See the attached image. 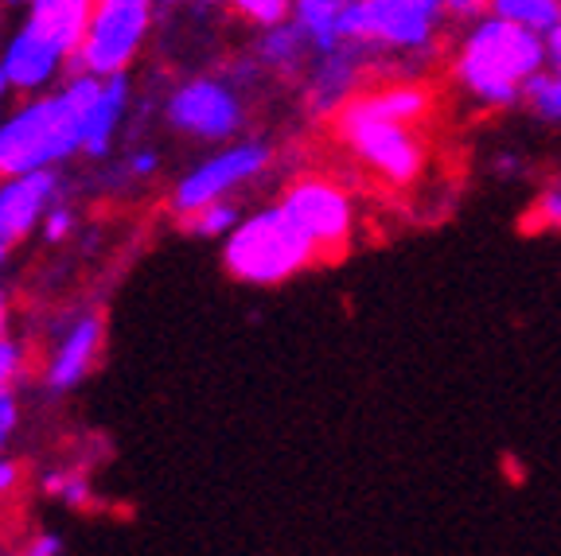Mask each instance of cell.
Listing matches in <instances>:
<instances>
[{
	"label": "cell",
	"mask_w": 561,
	"mask_h": 556,
	"mask_svg": "<svg viewBox=\"0 0 561 556\" xmlns=\"http://www.w3.org/2000/svg\"><path fill=\"white\" fill-rule=\"evenodd\" d=\"M440 12L453 20H480L491 12V0H440Z\"/></svg>",
	"instance_id": "obj_22"
},
{
	"label": "cell",
	"mask_w": 561,
	"mask_h": 556,
	"mask_svg": "<svg viewBox=\"0 0 561 556\" xmlns=\"http://www.w3.org/2000/svg\"><path fill=\"white\" fill-rule=\"evenodd\" d=\"M355 105H359L363 114L413 125L425 109H430V94L417 86H390V90H378V94H370V97H359Z\"/></svg>",
	"instance_id": "obj_16"
},
{
	"label": "cell",
	"mask_w": 561,
	"mask_h": 556,
	"mask_svg": "<svg viewBox=\"0 0 561 556\" xmlns=\"http://www.w3.org/2000/svg\"><path fill=\"white\" fill-rule=\"evenodd\" d=\"M265 164H270V148L265 144L227 148V152H219L215 160L195 167V172L175 187V207L184 210V215H195V210H203L207 202H219L230 187H238V183H245L250 175H257Z\"/></svg>",
	"instance_id": "obj_8"
},
{
	"label": "cell",
	"mask_w": 561,
	"mask_h": 556,
	"mask_svg": "<svg viewBox=\"0 0 561 556\" xmlns=\"http://www.w3.org/2000/svg\"><path fill=\"white\" fill-rule=\"evenodd\" d=\"M535 215H538V222H542V227H561V183H558V187H546V192L538 195Z\"/></svg>",
	"instance_id": "obj_23"
},
{
	"label": "cell",
	"mask_w": 561,
	"mask_h": 556,
	"mask_svg": "<svg viewBox=\"0 0 561 556\" xmlns=\"http://www.w3.org/2000/svg\"><path fill=\"white\" fill-rule=\"evenodd\" d=\"M62 498H67L70 506H87V498H90L87 483H82V478H62Z\"/></svg>",
	"instance_id": "obj_26"
},
{
	"label": "cell",
	"mask_w": 561,
	"mask_h": 556,
	"mask_svg": "<svg viewBox=\"0 0 561 556\" xmlns=\"http://www.w3.org/2000/svg\"><path fill=\"white\" fill-rule=\"evenodd\" d=\"M195 230L199 234H207V238H215V234H227L230 227L238 222V210L234 207H227V202H207L203 210H195Z\"/></svg>",
	"instance_id": "obj_21"
},
{
	"label": "cell",
	"mask_w": 561,
	"mask_h": 556,
	"mask_svg": "<svg viewBox=\"0 0 561 556\" xmlns=\"http://www.w3.org/2000/svg\"><path fill=\"white\" fill-rule=\"evenodd\" d=\"M16 370H20V347L0 339V393H9V382L16 378Z\"/></svg>",
	"instance_id": "obj_24"
},
{
	"label": "cell",
	"mask_w": 561,
	"mask_h": 556,
	"mask_svg": "<svg viewBox=\"0 0 561 556\" xmlns=\"http://www.w3.org/2000/svg\"><path fill=\"white\" fill-rule=\"evenodd\" d=\"M546 35L507 16H480L456 55V79L483 105H511L526 94V82L546 70Z\"/></svg>",
	"instance_id": "obj_1"
},
{
	"label": "cell",
	"mask_w": 561,
	"mask_h": 556,
	"mask_svg": "<svg viewBox=\"0 0 561 556\" xmlns=\"http://www.w3.org/2000/svg\"><path fill=\"white\" fill-rule=\"evenodd\" d=\"M308 35L300 24H273V35L265 39V59L270 62H297L305 51Z\"/></svg>",
	"instance_id": "obj_19"
},
{
	"label": "cell",
	"mask_w": 561,
	"mask_h": 556,
	"mask_svg": "<svg viewBox=\"0 0 561 556\" xmlns=\"http://www.w3.org/2000/svg\"><path fill=\"white\" fill-rule=\"evenodd\" d=\"M82 148V114L67 94L39 97L0 125V175L39 172Z\"/></svg>",
	"instance_id": "obj_3"
},
{
	"label": "cell",
	"mask_w": 561,
	"mask_h": 556,
	"mask_svg": "<svg viewBox=\"0 0 561 556\" xmlns=\"http://www.w3.org/2000/svg\"><path fill=\"white\" fill-rule=\"evenodd\" d=\"M62 59H67L62 47H55L35 24H24L16 32V39L9 44V51H4V59H0V67L9 74V86L39 90L55 79V70H59Z\"/></svg>",
	"instance_id": "obj_11"
},
{
	"label": "cell",
	"mask_w": 561,
	"mask_h": 556,
	"mask_svg": "<svg viewBox=\"0 0 561 556\" xmlns=\"http://www.w3.org/2000/svg\"><path fill=\"white\" fill-rule=\"evenodd\" d=\"M149 4L152 0H94L87 39L70 55L75 74H82V70H94L102 79L122 74L137 55L145 27H149Z\"/></svg>",
	"instance_id": "obj_4"
},
{
	"label": "cell",
	"mask_w": 561,
	"mask_h": 556,
	"mask_svg": "<svg viewBox=\"0 0 561 556\" xmlns=\"http://www.w3.org/2000/svg\"><path fill=\"white\" fill-rule=\"evenodd\" d=\"M27 9H32L27 12V24L39 27L70 59L82 47V39H87L94 0H27Z\"/></svg>",
	"instance_id": "obj_12"
},
{
	"label": "cell",
	"mask_w": 561,
	"mask_h": 556,
	"mask_svg": "<svg viewBox=\"0 0 561 556\" xmlns=\"http://www.w3.org/2000/svg\"><path fill=\"white\" fill-rule=\"evenodd\" d=\"M67 230H70V215H67V210H51V215H47V238H51V242H59Z\"/></svg>",
	"instance_id": "obj_27"
},
{
	"label": "cell",
	"mask_w": 561,
	"mask_h": 556,
	"mask_svg": "<svg viewBox=\"0 0 561 556\" xmlns=\"http://www.w3.org/2000/svg\"><path fill=\"white\" fill-rule=\"evenodd\" d=\"M12 425H16V405H12L9 393H0V443L9 440Z\"/></svg>",
	"instance_id": "obj_25"
},
{
	"label": "cell",
	"mask_w": 561,
	"mask_h": 556,
	"mask_svg": "<svg viewBox=\"0 0 561 556\" xmlns=\"http://www.w3.org/2000/svg\"><path fill=\"white\" fill-rule=\"evenodd\" d=\"M437 9H425L417 0H347L343 12V39L363 47H394L417 51L437 32Z\"/></svg>",
	"instance_id": "obj_6"
},
{
	"label": "cell",
	"mask_w": 561,
	"mask_h": 556,
	"mask_svg": "<svg viewBox=\"0 0 561 556\" xmlns=\"http://www.w3.org/2000/svg\"><path fill=\"white\" fill-rule=\"evenodd\" d=\"M417 4H425V9H437L440 12V0H417Z\"/></svg>",
	"instance_id": "obj_34"
},
{
	"label": "cell",
	"mask_w": 561,
	"mask_h": 556,
	"mask_svg": "<svg viewBox=\"0 0 561 556\" xmlns=\"http://www.w3.org/2000/svg\"><path fill=\"white\" fill-rule=\"evenodd\" d=\"M62 478H67V475H51V478H47V495H62Z\"/></svg>",
	"instance_id": "obj_32"
},
{
	"label": "cell",
	"mask_w": 561,
	"mask_h": 556,
	"mask_svg": "<svg viewBox=\"0 0 561 556\" xmlns=\"http://www.w3.org/2000/svg\"><path fill=\"white\" fill-rule=\"evenodd\" d=\"M491 12L515 20V24L530 27L538 35H550L561 24V0H491Z\"/></svg>",
	"instance_id": "obj_17"
},
{
	"label": "cell",
	"mask_w": 561,
	"mask_h": 556,
	"mask_svg": "<svg viewBox=\"0 0 561 556\" xmlns=\"http://www.w3.org/2000/svg\"><path fill=\"white\" fill-rule=\"evenodd\" d=\"M168 114H172V125L207 140L230 137L238 129V121H242L234 94L227 86H219V82H187L184 90H175Z\"/></svg>",
	"instance_id": "obj_9"
},
{
	"label": "cell",
	"mask_w": 561,
	"mask_h": 556,
	"mask_svg": "<svg viewBox=\"0 0 561 556\" xmlns=\"http://www.w3.org/2000/svg\"><path fill=\"white\" fill-rule=\"evenodd\" d=\"M523 97L546 121H561V70H538L535 79L526 82Z\"/></svg>",
	"instance_id": "obj_18"
},
{
	"label": "cell",
	"mask_w": 561,
	"mask_h": 556,
	"mask_svg": "<svg viewBox=\"0 0 561 556\" xmlns=\"http://www.w3.org/2000/svg\"><path fill=\"white\" fill-rule=\"evenodd\" d=\"M340 137L359 152L363 164H370L390 183H410L425 164L421 140L405 121H386V117L363 114L355 102H343L340 109Z\"/></svg>",
	"instance_id": "obj_5"
},
{
	"label": "cell",
	"mask_w": 561,
	"mask_h": 556,
	"mask_svg": "<svg viewBox=\"0 0 561 556\" xmlns=\"http://www.w3.org/2000/svg\"><path fill=\"white\" fill-rule=\"evenodd\" d=\"M12 483H16V467H12V463L0 460V490H9Z\"/></svg>",
	"instance_id": "obj_31"
},
{
	"label": "cell",
	"mask_w": 561,
	"mask_h": 556,
	"mask_svg": "<svg viewBox=\"0 0 561 556\" xmlns=\"http://www.w3.org/2000/svg\"><path fill=\"white\" fill-rule=\"evenodd\" d=\"M316 253L320 250L297 227V218L285 207H270L234 227L222 262L245 285H280V280L297 277L305 265H312Z\"/></svg>",
	"instance_id": "obj_2"
},
{
	"label": "cell",
	"mask_w": 561,
	"mask_h": 556,
	"mask_svg": "<svg viewBox=\"0 0 561 556\" xmlns=\"http://www.w3.org/2000/svg\"><path fill=\"white\" fill-rule=\"evenodd\" d=\"M152 167H157V157H152V152H140V157L133 160V172L137 175H149Z\"/></svg>",
	"instance_id": "obj_30"
},
{
	"label": "cell",
	"mask_w": 561,
	"mask_h": 556,
	"mask_svg": "<svg viewBox=\"0 0 561 556\" xmlns=\"http://www.w3.org/2000/svg\"><path fill=\"white\" fill-rule=\"evenodd\" d=\"M546 51H550V67L561 70V24L553 27L550 35H546Z\"/></svg>",
	"instance_id": "obj_28"
},
{
	"label": "cell",
	"mask_w": 561,
	"mask_h": 556,
	"mask_svg": "<svg viewBox=\"0 0 561 556\" xmlns=\"http://www.w3.org/2000/svg\"><path fill=\"white\" fill-rule=\"evenodd\" d=\"M280 207L297 218V227L312 238L316 250H343V242L351 234V222H355L347 195L324 179L293 183Z\"/></svg>",
	"instance_id": "obj_7"
},
{
	"label": "cell",
	"mask_w": 561,
	"mask_h": 556,
	"mask_svg": "<svg viewBox=\"0 0 561 556\" xmlns=\"http://www.w3.org/2000/svg\"><path fill=\"white\" fill-rule=\"evenodd\" d=\"M0 327H4V296H0Z\"/></svg>",
	"instance_id": "obj_35"
},
{
	"label": "cell",
	"mask_w": 561,
	"mask_h": 556,
	"mask_svg": "<svg viewBox=\"0 0 561 556\" xmlns=\"http://www.w3.org/2000/svg\"><path fill=\"white\" fill-rule=\"evenodd\" d=\"M4 245H9V242H0V262H4Z\"/></svg>",
	"instance_id": "obj_36"
},
{
	"label": "cell",
	"mask_w": 561,
	"mask_h": 556,
	"mask_svg": "<svg viewBox=\"0 0 561 556\" xmlns=\"http://www.w3.org/2000/svg\"><path fill=\"white\" fill-rule=\"evenodd\" d=\"M122 109H125V74H110L102 94H98L94 109H90L87 121H82V148H87L90 157H105Z\"/></svg>",
	"instance_id": "obj_13"
},
{
	"label": "cell",
	"mask_w": 561,
	"mask_h": 556,
	"mask_svg": "<svg viewBox=\"0 0 561 556\" xmlns=\"http://www.w3.org/2000/svg\"><path fill=\"white\" fill-rule=\"evenodd\" d=\"M293 12H297V24L305 27V35L320 51H332V47L343 44L347 0H293Z\"/></svg>",
	"instance_id": "obj_15"
},
{
	"label": "cell",
	"mask_w": 561,
	"mask_h": 556,
	"mask_svg": "<svg viewBox=\"0 0 561 556\" xmlns=\"http://www.w3.org/2000/svg\"><path fill=\"white\" fill-rule=\"evenodd\" d=\"M242 16L257 20V24H285V16L293 12V0H230Z\"/></svg>",
	"instance_id": "obj_20"
},
{
	"label": "cell",
	"mask_w": 561,
	"mask_h": 556,
	"mask_svg": "<svg viewBox=\"0 0 561 556\" xmlns=\"http://www.w3.org/2000/svg\"><path fill=\"white\" fill-rule=\"evenodd\" d=\"M4 90H9V74H4V67H0V97H4Z\"/></svg>",
	"instance_id": "obj_33"
},
{
	"label": "cell",
	"mask_w": 561,
	"mask_h": 556,
	"mask_svg": "<svg viewBox=\"0 0 561 556\" xmlns=\"http://www.w3.org/2000/svg\"><path fill=\"white\" fill-rule=\"evenodd\" d=\"M98 335H102L98 320H82L79 327H75L67 339H62L59 355H55V362H51V385H55V390H70V385L87 374L90 362H94Z\"/></svg>",
	"instance_id": "obj_14"
},
{
	"label": "cell",
	"mask_w": 561,
	"mask_h": 556,
	"mask_svg": "<svg viewBox=\"0 0 561 556\" xmlns=\"http://www.w3.org/2000/svg\"><path fill=\"white\" fill-rule=\"evenodd\" d=\"M51 192H55V179L47 167L9 175V183L0 187V242H9V245L20 242V238L39 222Z\"/></svg>",
	"instance_id": "obj_10"
},
{
	"label": "cell",
	"mask_w": 561,
	"mask_h": 556,
	"mask_svg": "<svg viewBox=\"0 0 561 556\" xmlns=\"http://www.w3.org/2000/svg\"><path fill=\"white\" fill-rule=\"evenodd\" d=\"M27 553H32V556H55V553H59V541H55V537L35 541V545L27 548Z\"/></svg>",
	"instance_id": "obj_29"
}]
</instances>
